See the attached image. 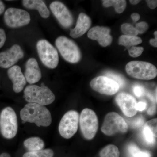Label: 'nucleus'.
<instances>
[{
  "instance_id": "nucleus-1",
  "label": "nucleus",
  "mask_w": 157,
  "mask_h": 157,
  "mask_svg": "<svg viewBox=\"0 0 157 157\" xmlns=\"http://www.w3.org/2000/svg\"><path fill=\"white\" fill-rule=\"evenodd\" d=\"M21 118L25 122L35 123L38 127H48L52 121L50 111L44 106L29 103L20 111Z\"/></svg>"
},
{
  "instance_id": "nucleus-2",
  "label": "nucleus",
  "mask_w": 157,
  "mask_h": 157,
  "mask_svg": "<svg viewBox=\"0 0 157 157\" xmlns=\"http://www.w3.org/2000/svg\"><path fill=\"white\" fill-rule=\"evenodd\" d=\"M24 97L29 103L42 106L51 104L55 100L54 94L44 83H42L41 86L36 85L27 86L24 90Z\"/></svg>"
},
{
  "instance_id": "nucleus-3",
  "label": "nucleus",
  "mask_w": 157,
  "mask_h": 157,
  "mask_svg": "<svg viewBox=\"0 0 157 157\" xmlns=\"http://www.w3.org/2000/svg\"><path fill=\"white\" fill-rule=\"evenodd\" d=\"M126 71L130 76L137 79L150 80L156 77V67L151 63L140 61L129 62L126 66Z\"/></svg>"
},
{
  "instance_id": "nucleus-4",
  "label": "nucleus",
  "mask_w": 157,
  "mask_h": 157,
  "mask_svg": "<svg viewBox=\"0 0 157 157\" xmlns=\"http://www.w3.org/2000/svg\"><path fill=\"white\" fill-rule=\"evenodd\" d=\"M56 45L65 60L72 63L80 61L81 51L76 43L67 37L61 36L56 40Z\"/></svg>"
},
{
  "instance_id": "nucleus-5",
  "label": "nucleus",
  "mask_w": 157,
  "mask_h": 157,
  "mask_svg": "<svg viewBox=\"0 0 157 157\" xmlns=\"http://www.w3.org/2000/svg\"><path fill=\"white\" fill-rule=\"evenodd\" d=\"M18 125L17 115L10 107L3 109L0 114V131L4 137L11 139L16 136Z\"/></svg>"
},
{
  "instance_id": "nucleus-6",
  "label": "nucleus",
  "mask_w": 157,
  "mask_h": 157,
  "mask_svg": "<svg viewBox=\"0 0 157 157\" xmlns=\"http://www.w3.org/2000/svg\"><path fill=\"white\" fill-rule=\"evenodd\" d=\"M36 48L40 60L45 67L52 69L57 67L58 53L50 42L45 39H41L37 42Z\"/></svg>"
},
{
  "instance_id": "nucleus-7",
  "label": "nucleus",
  "mask_w": 157,
  "mask_h": 157,
  "mask_svg": "<svg viewBox=\"0 0 157 157\" xmlns=\"http://www.w3.org/2000/svg\"><path fill=\"white\" fill-rule=\"evenodd\" d=\"M79 119L80 129L86 139L91 140L95 137L98 129V117L92 109L86 108L82 110Z\"/></svg>"
},
{
  "instance_id": "nucleus-8",
  "label": "nucleus",
  "mask_w": 157,
  "mask_h": 157,
  "mask_svg": "<svg viewBox=\"0 0 157 157\" xmlns=\"http://www.w3.org/2000/svg\"><path fill=\"white\" fill-rule=\"evenodd\" d=\"M128 130L126 122L115 112L109 113L106 115L101 127L102 132L107 136H112L118 133H126Z\"/></svg>"
},
{
  "instance_id": "nucleus-9",
  "label": "nucleus",
  "mask_w": 157,
  "mask_h": 157,
  "mask_svg": "<svg viewBox=\"0 0 157 157\" xmlns=\"http://www.w3.org/2000/svg\"><path fill=\"white\" fill-rule=\"evenodd\" d=\"M79 114L74 110L66 113L62 117L59 126L61 136L69 139L76 134L78 130Z\"/></svg>"
},
{
  "instance_id": "nucleus-10",
  "label": "nucleus",
  "mask_w": 157,
  "mask_h": 157,
  "mask_svg": "<svg viewBox=\"0 0 157 157\" xmlns=\"http://www.w3.org/2000/svg\"><path fill=\"white\" fill-rule=\"evenodd\" d=\"M4 20L9 27L17 28L28 25L30 22V15L23 9L10 8L5 12Z\"/></svg>"
},
{
  "instance_id": "nucleus-11",
  "label": "nucleus",
  "mask_w": 157,
  "mask_h": 157,
  "mask_svg": "<svg viewBox=\"0 0 157 157\" xmlns=\"http://www.w3.org/2000/svg\"><path fill=\"white\" fill-rule=\"evenodd\" d=\"M93 90L101 94L112 95L120 89L119 85L112 78L106 76H99L94 78L90 83Z\"/></svg>"
},
{
  "instance_id": "nucleus-12",
  "label": "nucleus",
  "mask_w": 157,
  "mask_h": 157,
  "mask_svg": "<svg viewBox=\"0 0 157 157\" xmlns=\"http://www.w3.org/2000/svg\"><path fill=\"white\" fill-rule=\"evenodd\" d=\"M49 8L62 26L68 28L73 25V15L64 4L61 2L55 1L51 3Z\"/></svg>"
},
{
  "instance_id": "nucleus-13",
  "label": "nucleus",
  "mask_w": 157,
  "mask_h": 157,
  "mask_svg": "<svg viewBox=\"0 0 157 157\" xmlns=\"http://www.w3.org/2000/svg\"><path fill=\"white\" fill-rule=\"evenodd\" d=\"M24 56V53L21 47L14 44L11 48L0 53V67L5 69L11 67Z\"/></svg>"
},
{
  "instance_id": "nucleus-14",
  "label": "nucleus",
  "mask_w": 157,
  "mask_h": 157,
  "mask_svg": "<svg viewBox=\"0 0 157 157\" xmlns=\"http://www.w3.org/2000/svg\"><path fill=\"white\" fill-rule=\"evenodd\" d=\"M116 101L126 116L132 117L137 113L135 109L137 102L133 96L126 93H120L117 96Z\"/></svg>"
},
{
  "instance_id": "nucleus-15",
  "label": "nucleus",
  "mask_w": 157,
  "mask_h": 157,
  "mask_svg": "<svg viewBox=\"0 0 157 157\" xmlns=\"http://www.w3.org/2000/svg\"><path fill=\"white\" fill-rule=\"evenodd\" d=\"M110 32L109 28L98 26L91 29L88 33L87 36L89 39L98 41L103 47H107L111 44L113 41Z\"/></svg>"
},
{
  "instance_id": "nucleus-16",
  "label": "nucleus",
  "mask_w": 157,
  "mask_h": 157,
  "mask_svg": "<svg viewBox=\"0 0 157 157\" xmlns=\"http://www.w3.org/2000/svg\"><path fill=\"white\" fill-rule=\"evenodd\" d=\"M24 76L26 81L31 85L38 82L42 78L41 70L35 58H30L26 63Z\"/></svg>"
},
{
  "instance_id": "nucleus-17",
  "label": "nucleus",
  "mask_w": 157,
  "mask_h": 157,
  "mask_svg": "<svg viewBox=\"0 0 157 157\" xmlns=\"http://www.w3.org/2000/svg\"><path fill=\"white\" fill-rule=\"evenodd\" d=\"M8 75L13 82V89L14 92H21L26 84V80L20 67L16 65L9 68Z\"/></svg>"
},
{
  "instance_id": "nucleus-18",
  "label": "nucleus",
  "mask_w": 157,
  "mask_h": 157,
  "mask_svg": "<svg viewBox=\"0 0 157 157\" xmlns=\"http://www.w3.org/2000/svg\"><path fill=\"white\" fill-rule=\"evenodd\" d=\"M92 21L90 18L84 13L78 15L76 27L70 29V36L74 39H77L83 36L90 28Z\"/></svg>"
},
{
  "instance_id": "nucleus-19",
  "label": "nucleus",
  "mask_w": 157,
  "mask_h": 157,
  "mask_svg": "<svg viewBox=\"0 0 157 157\" xmlns=\"http://www.w3.org/2000/svg\"><path fill=\"white\" fill-rule=\"evenodd\" d=\"M23 6L26 9L38 10L40 16L47 18L50 15V11L45 2L41 0H23Z\"/></svg>"
},
{
  "instance_id": "nucleus-20",
  "label": "nucleus",
  "mask_w": 157,
  "mask_h": 157,
  "mask_svg": "<svg viewBox=\"0 0 157 157\" xmlns=\"http://www.w3.org/2000/svg\"><path fill=\"white\" fill-rule=\"evenodd\" d=\"M24 145L29 151H35L42 150L45 144L39 137H32L25 140Z\"/></svg>"
},
{
  "instance_id": "nucleus-21",
  "label": "nucleus",
  "mask_w": 157,
  "mask_h": 157,
  "mask_svg": "<svg viewBox=\"0 0 157 157\" xmlns=\"http://www.w3.org/2000/svg\"><path fill=\"white\" fill-rule=\"evenodd\" d=\"M142 40L140 37L122 35L119 39V44L123 45L127 48L139 45L142 43Z\"/></svg>"
},
{
  "instance_id": "nucleus-22",
  "label": "nucleus",
  "mask_w": 157,
  "mask_h": 157,
  "mask_svg": "<svg viewBox=\"0 0 157 157\" xmlns=\"http://www.w3.org/2000/svg\"><path fill=\"white\" fill-rule=\"evenodd\" d=\"M103 5L106 8L113 6L116 12L121 14L125 9L127 2L125 0H104L103 1Z\"/></svg>"
},
{
  "instance_id": "nucleus-23",
  "label": "nucleus",
  "mask_w": 157,
  "mask_h": 157,
  "mask_svg": "<svg viewBox=\"0 0 157 157\" xmlns=\"http://www.w3.org/2000/svg\"><path fill=\"white\" fill-rule=\"evenodd\" d=\"M100 155L101 157H120V151L115 145L109 144L101 150Z\"/></svg>"
},
{
  "instance_id": "nucleus-24",
  "label": "nucleus",
  "mask_w": 157,
  "mask_h": 157,
  "mask_svg": "<svg viewBox=\"0 0 157 157\" xmlns=\"http://www.w3.org/2000/svg\"><path fill=\"white\" fill-rule=\"evenodd\" d=\"M53 151L50 149L25 153L22 157H53Z\"/></svg>"
},
{
  "instance_id": "nucleus-25",
  "label": "nucleus",
  "mask_w": 157,
  "mask_h": 157,
  "mask_svg": "<svg viewBox=\"0 0 157 157\" xmlns=\"http://www.w3.org/2000/svg\"><path fill=\"white\" fill-rule=\"evenodd\" d=\"M128 151L133 157H151V155L148 151H142L136 145L131 144L128 147Z\"/></svg>"
},
{
  "instance_id": "nucleus-26",
  "label": "nucleus",
  "mask_w": 157,
  "mask_h": 157,
  "mask_svg": "<svg viewBox=\"0 0 157 157\" xmlns=\"http://www.w3.org/2000/svg\"><path fill=\"white\" fill-rule=\"evenodd\" d=\"M144 138L145 142L149 145H152L155 143L157 136L154 134L148 127L144 126L143 129Z\"/></svg>"
},
{
  "instance_id": "nucleus-27",
  "label": "nucleus",
  "mask_w": 157,
  "mask_h": 157,
  "mask_svg": "<svg viewBox=\"0 0 157 157\" xmlns=\"http://www.w3.org/2000/svg\"><path fill=\"white\" fill-rule=\"evenodd\" d=\"M121 30L126 36H137L138 33L133 25L129 23H124L121 26Z\"/></svg>"
},
{
  "instance_id": "nucleus-28",
  "label": "nucleus",
  "mask_w": 157,
  "mask_h": 157,
  "mask_svg": "<svg viewBox=\"0 0 157 157\" xmlns=\"http://www.w3.org/2000/svg\"><path fill=\"white\" fill-rule=\"evenodd\" d=\"M144 48L142 47H136L134 46L128 48V52L130 56L136 58L140 56L143 52Z\"/></svg>"
},
{
  "instance_id": "nucleus-29",
  "label": "nucleus",
  "mask_w": 157,
  "mask_h": 157,
  "mask_svg": "<svg viewBox=\"0 0 157 157\" xmlns=\"http://www.w3.org/2000/svg\"><path fill=\"white\" fill-rule=\"evenodd\" d=\"M107 77L112 78L119 86L120 88L123 87L125 85V81L123 78L120 75L115 73H107Z\"/></svg>"
},
{
  "instance_id": "nucleus-30",
  "label": "nucleus",
  "mask_w": 157,
  "mask_h": 157,
  "mask_svg": "<svg viewBox=\"0 0 157 157\" xmlns=\"http://www.w3.org/2000/svg\"><path fill=\"white\" fill-rule=\"evenodd\" d=\"M144 126L148 127L153 132L156 136H157V119L156 118L154 119L151 120L147 122Z\"/></svg>"
},
{
  "instance_id": "nucleus-31",
  "label": "nucleus",
  "mask_w": 157,
  "mask_h": 157,
  "mask_svg": "<svg viewBox=\"0 0 157 157\" xmlns=\"http://www.w3.org/2000/svg\"><path fill=\"white\" fill-rule=\"evenodd\" d=\"M148 27L147 23L142 21L137 23L135 28L137 30L138 34H141L145 33L148 29Z\"/></svg>"
},
{
  "instance_id": "nucleus-32",
  "label": "nucleus",
  "mask_w": 157,
  "mask_h": 157,
  "mask_svg": "<svg viewBox=\"0 0 157 157\" xmlns=\"http://www.w3.org/2000/svg\"><path fill=\"white\" fill-rule=\"evenodd\" d=\"M133 91H134V94H135V96H137L138 98H140V97L143 96L144 94V89L143 86L139 85L135 86H134Z\"/></svg>"
},
{
  "instance_id": "nucleus-33",
  "label": "nucleus",
  "mask_w": 157,
  "mask_h": 157,
  "mask_svg": "<svg viewBox=\"0 0 157 157\" xmlns=\"http://www.w3.org/2000/svg\"><path fill=\"white\" fill-rule=\"evenodd\" d=\"M144 124V120L141 117L137 118L132 121V125L134 128H139Z\"/></svg>"
},
{
  "instance_id": "nucleus-34",
  "label": "nucleus",
  "mask_w": 157,
  "mask_h": 157,
  "mask_svg": "<svg viewBox=\"0 0 157 157\" xmlns=\"http://www.w3.org/2000/svg\"><path fill=\"white\" fill-rule=\"evenodd\" d=\"M6 40V33L3 29H0V48L3 47Z\"/></svg>"
},
{
  "instance_id": "nucleus-35",
  "label": "nucleus",
  "mask_w": 157,
  "mask_h": 157,
  "mask_svg": "<svg viewBox=\"0 0 157 157\" xmlns=\"http://www.w3.org/2000/svg\"><path fill=\"white\" fill-rule=\"evenodd\" d=\"M147 104L145 102H139L135 105V109L137 111H142L146 109Z\"/></svg>"
},
{
  "instance_id": "nucleus-36",
  "label": "nucleus",
  "mask_w": 157,
  "mask_h": 157,
  "mask_svg": "<svg viewBox=\"0 0 157 157\" xmlns=\"http://www.w3.org/2000/svg\"><path fill=\"white\" fill-rule=\"evenodd\" d=\"M147 4L149 8L151 9H155L157 6V1L156 0H147Z\"/></svg>"
},
{
  "instance_id": "nucleus-37",
  "label": "nucleus",
  "mask_w": 157,
  "mask_h": 157,
  "mask_svg": "<svg viewBox=\"0 0 157 157\" xmlns=\"http://www.w3.org/2000/svg\"><path fill=\"white\" fill-rule=\"evenodd\" d=\"M154 35L155 36V39H150L149 42L151 45L155 47H157V32L156 31L155 32Z\"/></svg>"
},
{
  "instance_id": "nucleus-38",
  "label": "nucleus",
  "mask_w": 157,
  "mask_h": 157,
  "mask_svg": "<svg viewBox=\"0 0 157 157\" xmlns=\"http://www.w3.org/2000/svg\"><path fill=\"white\" fill-rule=\"evenodd\" d=\"M131 17L133 21L135 22H137L140 18V14H137V13H133L131 15Z\"/></svg>"
},
{
  "instance_id": "nucleus-39",
  "label": "nucleus",
  "mask_w": 157,
  "mask_h": 157,
  "mask_svg": "<svg viewBox=\"0 0 157 157\" xmlns=\"http://www.w3.org/2000/svg\"><path fill=\"white\" fill-rule=\"evenodd\" d=\"M5 6L2 1H0V15L2 14L5 11Z\"/></svg>"
},
{
  "instance_id": "nucleus-40",
  "label": "nucleus",
  "mask_w": 157,
  "mask_h": 157,
  "mask_svg": "<svg viewBox=\"0 0 157 157\" xmlns=\"http://www.w3.org/2000/svg\"><path fill=\"white\" fill-rule=\"evenodd\" d=\"M155 112V107H153L149 108V109L148 111H147V113H148L149 114H150V115H152V114L154 113Z\"/></svg>"
},
{
  "instance_id": "nucleus-41",
  "label": "nucleus",
  "mask_w": 157,
  "mask_h": 157,
  "mask_svg": "<svg viewBox=\"0 0 157 157\" xmlns=\"http://www.w3.org/2000/svg\"><path fill=\"white\" fill-rule=\"evenodd\" d=\"M140 0H130V2L132 5H136L140 2Z\"/></svg>"
},
{
  "instance_id": "nucleus-42",
  "label": "nucleus",
  "mask_w": 157,
  "mask_h": 157,
  "mask_svg": "<svg viewBox=\"0 0 157 157\" xmlns=\"http://www.w3.org/2000/svg\"><path fill=\"white\" fill-rule=\"evenodd\" d=\"M0 157H11V156L9 154L6 153H3L0 155Z\"/></svg>"
}]
</instances>
